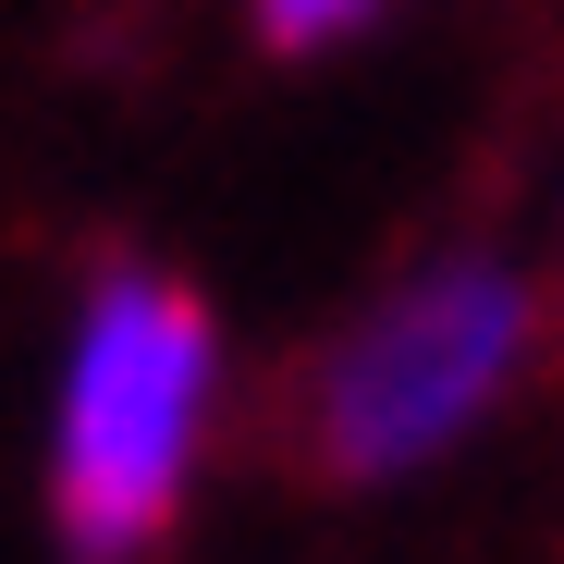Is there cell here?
Here are the masks:
<instances>
[{
    "label": "cell",
    "mask_w": 564,
    "mask_h": 564,
    "mask_svg": "<svg viewBox=\"0 0 564 564\" xmlns=\"http://www.w3.org/2000/svg\"><path fill=\"white\" fill-rule=\"evenodd\" d=\"M209 417V319L172 282H111L86 307L74 381H62V528L74 552H148Z\"/></svg>",
    "instance_id": "obj_1"
},
{
    "label": "cell",
    "mask_w": 564,
    "mask_h": 564,
    "mask_svg": "<svg viewBox=\"0 0 564 564\" xmlns=\"http://www.w3.org/2000/svg\"><path fill=\"white\" fill-rule=\"evenodd\" d=\"M528 356V295L503 270H442L417 295H393L368 319L319 393V442L344 479H393V466L442 454L466 417H479Z\"/></svg>",
    "instance_id": "obj_2"
},
{
    "label": "cell",
    "mask_w": 564,
    "mask_h": 564,
    "mask_svg": "<svg viewBox=\"0 0 564 564\" xmlns=\"http://www.w3.org/2000/svg\"><path fill=\"white\" fill-rule=\"evenodd\" d=\"M368 13V0H258V25L282 37V50H319V37H344Z\"/></svg>",
    "instance_id": "obj_3"
}]
</instances>
